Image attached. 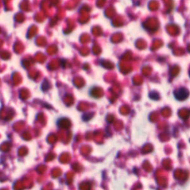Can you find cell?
I'll use <instances>...</instances> for the list:
<instances>
[{"label":"cell","mask_w":190,"mask_h":190,"mask_svg":"<svg viewBox=\"0 0 190 190\" xmlns=\"http://www.w3.org/2000/svg\"><path fill=\"white\" fill-rule=\"evenodd\" d=\"M174 95H175L176 100L183 101L188 98L189 95V91L186 88H180V89H176L174 91Z\"/></svg>","instance_id":"1"}]
</instances>
